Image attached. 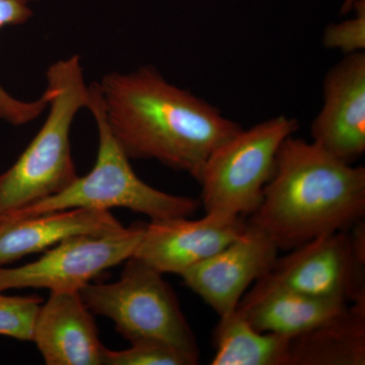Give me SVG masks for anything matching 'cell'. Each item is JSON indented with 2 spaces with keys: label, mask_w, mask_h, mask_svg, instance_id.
Returning <instances> with one entry per match:
<instances>
[{
  "label": "cell",
  "mask_w": 365,
  "mask_h": 365,
  "mask_svg": "<svg viewBox=\"0 0 365 365\" xmlns=\"http://www.w3.org/2000/svg\"><path fill=\"white\" fill-rule=\"evenodd\" d=\"M297 129V120L274 117L218 146L199 181L205 212L242 217L255 212L273 177L281 144Z\"/></svg>",
  "instance_id": "obj_6"
},
{
  "label": "cell",
  "mask_w": 365,
  "mask_h": 365,
  "mask_svg": "<svg viewBox=\"0 0 365 365\" xmlns=\"http://www.w3.org/2000/svg\"><path fill=\"white\" fill-rule=\"evenodd\" d=\"M292 339L259 332L235 309L220 317L212 365H288Z\"/></svg>",
  "instance_id": "obj_16"
},
{
  "label": "cell",
  "mask_w": 365,
  "mask_h": 365,
  "mask_svg": "<svg viewBox=\"0 0 365 365\" xmlns=\"http://www.w3.org/2000/svg\"><path fill=\"white\" fill-rule=\"evenodd\" d=\"M265 279L294 292L351 304L365 299V230L322 235L278 257Z\"/></svg>",
  "instance_id": "obj_7"
},
{
  "label": "cell",
  "mask_w": 365,
  "mask_h": 365,
  "mask_svg": "<svg viewBox=\"0 0 365 365\" xmlns=\"http://www.w3.org/2000/svg\"><path fill=\"white\" fill-rule=\"evenodd\" d=\"M42 302L37 295L11 297L0 292V336L32 340L34 322Z\"/></svg>",
  "instance_id": "obj_19"
},
{
  "label": "cell",
  "mask_w": 365,
  "mask_h": 365,
  "mask_svg": "<svg viewBox=\"0 0 365 365\" xmlns=\"http://www.w3.org/2000/svg\"><path fill=\"white\" fill-rule=\"evenodd\" d=\"M125 227L108 210L71 208L0 220V267L46 251L69 237L106 235Z\"/></svg>",
  "instance_id": "obj_13"
},
{
  "label": "cell",
  "mask_w": 365,
  "mask_h": 365,
  "mask_svg": "<svg viewBox=\"0 0 365 365\" xmlns=\"http://www.w3.org/2000/svg\"><path fill=\"white\" fill-rule=\"evenodd\" d=\"M86 109L95 118L98 134L97 160L93 170L78 177L56 195L14 212L16 216L41 215L71 208L108 210L125 208L148 216L151 220L189 217L200 207V201L172 195L146 184L132 169L108 124L98 83L90 85ZM9 216V215H7Z\"/></svg>",
  "instance_id": "obj_4"
},
{
  "label": "cell",
  "mask_w": 365,
  "mask_h": 365,
  "mask_svg": "<svg viewBox=\"0 0 365 365\" xmlns=\"http://www.w3.org/2000/svg\"><path fill=\"white\" fill-rule=\"evenodd\" d=\"M143 232L140 225L111 234L69 237L38 260L19 267H0V292L23 288L79 292L107 269L130 259Z\"/></svg>",
  "instance_id": "obj_8"
},
{
  "label": "cell",
  "mask_w": 365,
  "mask_h": 365,
  "mask_svg": "<svg viewBox=\"0 0 365 365\" xmlns=\"http://www.w3.org/2000/svg\"><path fill=\"white\" fill-rule=\"evenodd\" d=\"M98 83L110 129L130 160H155L198 182L211 153L242 130L151 66L112 72Z\"/></svg>",
  "instance_id": "obj_1"
},
{
  "label": "cell",
  "mask_w": 365,
  "mask_h": 365,
  "mask_svg": "<svg viewBox=\"0 0 365 365\" xmlns=\"http://www.w3.org/2000/svg\"><path fill=\"white\" fill-rule=\"evenodd\" d=\"M33 11L26 0H0V29L25 24L32 18ZM48 109V95L36 101L19 100L0 86V119L14 126H21L39 118Z\"/></svg>",
  "instance_id": "obj_17"
},
{
  "label": "cell",
  "mask_w": 365,
  "mask_h": 365,
  "mask_svg": "<svg viewBox=\"0 0 365 365\" xmlns=\"http://www.w3.org/2000/svg\"><path fill=\"white\" fill-rule=\"evenodd\" d=\"M278 253L267 235L247 222L237 239L181 276L220 318L235 312L250 285L267 275Z\"/></svg>",
  "instance_id": "obj_9"
},
{
  "label": "cell",
  "mask_w": 365,
  "mask_h": 365,
  "mask_svg": "<svg viewBox=\"0 0 365 365\" xmlns=\"http://www.w3.org/2000/svg\"><path fill=\"white\" fill-rule=\"evenodd\" d=\"M26 1H28V2H30V1H41V0H26Z\"/></svg>",
  "instance_id": "obj_22"
},
{
  "label": "cell",
  "mask_w": 365,
  "mask_h": 365,
  "mask_svg": "<svg viewBox=\"0 0 365 365\" xmlns=\"http://www.w3.org/2000/svg\"><path fill=\"white\" fill-rule=\"evenodd\" d=\"M49 114L13 167L0 175V217L23 210L66 190L78 177L71 155L72 122L90 102L78 55L48 67Z\"/></svg>",
  "instance_id": "obj_3"
},
{
  "label": "cell",
  "mask_w": 365,
  "mask_h": 365,
  "mask_svg": "<svg viewBox=\"0 0 365 365\" xmlns=\"http://www.w3.org/2000/svg\"><path fill=\"white\" fill-rule=\"evenodd\" d=\"M313 143L343 162L365 153V53L346 55L324 81V105L312 124Z\"/></svg>",
  "instance_id": "obj_11"
},
{
  "label": "cell",
  "mask_w": 365,
  "mask_h": 365,
  "mask_svg": "<svg viewBox=\"0 0 365 365\" xmlns=\"http://www.w3.org/2000/svg\"><path fill=\"white\" fill-rule=\"evenodd\" d=\"M31 341L47 365H103L106 347L79 292H50L36 316Z\"/></svg>",
  "instance_id": "obj_12"
},
{
  "label": "cell",
  "mask_w": 365,
  "mask_h": 365,
  "mask_svg": "<svg viewBox=\"0 0 365 365\" xmlns=\"http://www.w3.org/2000/svg\"><path fill=\"white\" fill-rule=\"evenodd\" d=\"M352 11L354 18L327 26L323 36L326 48L339 50L345 55L364 52L365 0H355Z\"/></svg>",
  "instance_id": "obj_20"
},
{
  "label": "cell",
  "mask_w": 365,
  "mask_h": 365,
  "mask_svg": "<svg viewBox=\"0 0 365 365\" xmlns=\"http://www.w3.org/2000/svg\"><path fill=\"white\" fill-rule=\"evenodd\" d=\"M247 227L242 216L206 213L201 220L188 217L151 220L143 225V237L133 258L162 274L181 276L213 256L240 237Z\"/></svg>",
  "instance_id": "obj_10"
},
{
  "label": "cell",
  "mask_w": 365,
  "mask_h": 365,
  "mask_svg": "<svg viewBox=\"0 0 365 365\" xmlns=\"http://www.w3.org/2000/svg\"><path fill=\"white\" fill-rule=\"evenodd\" d=\"M348 304L300 294L262 277L242 297L237 311L259 332L294 339L344 311Z\"/></svg>",
  "instance_id": "obj_14"
},
{
  "label": "cell",
  "mask_w": 365,
  "mask_h": 365,
  "mask_svg": "<svg viewBox=\"0 0 365 365\" xmlns=\"http://www.w3.org/2000/svg\"><path fill=\"white\" fill-rule=\"evenodd\" d=\"M365 299L290 343L288 365H364Z\"/></svg>",
  "instance_id": "obj_15"
},
{
  "label": "cell",
  "mask_w": 365,
  "mask_h": 365,
  "mask_svg": "<svg viewBox=\"0 0 365 365\" xmlns=\"http://www.w3.org/2000/svg\"><path fill=\"white\" fill-rule=\"evenodd\" d=\"M124 350L106 348L103 365H195L198 364L175 346L155 339L130 342Z\"/></svg>",
  "instance_id": "obj_18"
},
{
  "label": "cell",
  "mask_w": 365,
  "mask_h": 365,
  "mask_svg": "<svg viewBox=\"0 0 365 365\" xmlns=\"http://www.w3.org/2000/svg\"><path fill=\"white\" fill-rule=\"evenodd\" d=\"M163 274L131 257L116 282L88 283L79 290L93 314L111 319L129 342L165 341L199 362L195 334Z\"/></svg>",
  "instance_id": "obj_5"
},
{
  "label": "cell",
  "mask_w": 365,
  "mask_h": 365,
  "mask_svg": "<svg viewBox=\"0 0 365 365\" xmlns=\"http://www.w3.org/2000/svg\"><path fill=\"white\" fill-rule=\"evenodd\" d=\"M365 215V169L343 162L314 143L287 137L275 170L249 225L279 251L340 230Z\"/></svg>",
  "instance_id": "obj_2"
},
{
  "label": "cell",
  "mask_w": 365,
  "mask_h": 365,
  "mask_svg": "<svg viewBox=\"0 0 365 365\" xmlns=\"http://www.w3.org/2000/svg\"><path fill=\"white\" fill-rule=\"evenodd\" d=\"M0 220H1V217H0Z\"/></svg>",
  "instance_id": "obj_23"
},
{
  "label": "cell",
  "mask_w": 365,
  "mask_h": 365,
  "mask_svg": "<svg viewBox=\"0 0 365 365\" xmlns=\"http://www.w3.org/2000/svg\"><path fill=\"white\" fill-rule=\"evenodd\" d=\"M355 0H344L343 1L342 7H341V14H347L352 11L353 4Z\"/></svg>",
  "instance_id": "obj_21"
}]
</instances>
